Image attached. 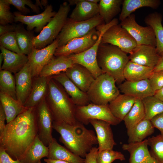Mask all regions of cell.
Returning <instances> with one entry per match:
<instances>
[{"label": "cell", "mask_w": 163, "mask_h": 163, "mask_svg": "<svg viewBox=\"0 0 163 163\" xmlns=\"http://www.w3.org/2000/svg\"><path fill=\"white\" fill-rule=\"evenodd\" d=\"M38 134L36 107L27 108L6 125L0 134V147L13 159L21 160Z\"/></svg>", "instance_id": "6da1fadb"}, {"label": "cell", "mask_w": 163, "mask_h": 163, "mask_svg": "<svg viewBox=\"0 0 163 163\" xmlns=\"http://www.w3.org/2000/svg\"><path fill=\"white\" fill-rule=\"evenodd\" d=\"M77 121L73 125L53 121V128L60 135L59 141L72 152L85 158L95 145L98 144L96 133Z\"/></svg>", "instance_id": "7a4b0ae2"}, {"label": "cell", "mask_w": 163, "mask_h": 163, "mask_svg": "<svg viewBox=\"0 0 163 163\" xmlns=\"http://www.w3.org/2000/svg\"><path fill=\"white\" fill-rule=\"evenodd\" d=\"M45 100L52 114L53 121L71 125L76 123V106L63 87L51 77L48 78Z\"/></svg>", "instance_id": "3957f363"}, {"label": "cell", "mask_w": 163, "mask_h": 163, "mask_svg": "<svg viewBox=\"0 0 163 163\" xmlns=\"http://www.w3.org/2000/svg\"><path fill=\"white\" fill-rule=\"evenodd\" d=\"M117 46L108 44H100L97 54V61L103 73L113 77L116 83H122L125 79L123 72L129 61V56Z\"/></svg>", "instance_id": "277c9868"}, {"label": "cell", "mask_w": 163, "mask_h": 163, "mask_svg": "<svg viewBox=\"0 0 163 163\" xmlns=\"http://www.w3.org/2000/svg\"><path fill=\"white\" fill-rule=\"evenodd\" d=\"M70 5L67 2L61 4L55 15L39 34L34 38L33 47L38 49L44 48L57 38L67 20Z\"/></svg>", "instance_id": "5b68a950"}, {"label": "cell", "mask_w": 163, "mask_h": 163, "mask_svg": "<svg viewBox=\"0 0 163 163\" xmlns=\"http://www.w3.org/2000/svg\"><path fill=\"white\" fill-rule=\"evenodd\" d=\"M114 78L103 73L95 79L87 93L91 103L99 105H107L120 94Z\"/></svg>", "instance_id": "8992f818"}, {"label": "cell", "mask_w": 163, "mask_h": 163, "mask_svg": "<svg viewBox=\"0 0 163 163\" xmlns=\"http://www.w3.org/2000/svg\"><path fill=\"white\" fill-rule=\"evenodd\" d=\"M104 24L105 23L99 14L83 21H74L68 18L57 37L59 40L58 47L65 45L72 39L86 35L97 26Z\"/></svg>", "instance_id": "52a82bcc"}, {"label": "cell", "mask_w": 163, "mask_h": 163, "mask_svg": "<svg viewBox=\"0 0 163 163\" xmlns=\"http://www.w3.org/2000/svg\"><path fill=\"white\" fill-rule=\"evenodd\" d=\"M75 117L77 121L85 125L89 123L91 119L103 120L112 125H117L121 122L113 114L108 104L99 105L91 103L84 106H76Z\"/></svg>", "instance_id": "ba28073f"}, {"label": "cell", "mask_w": 163, "mask_h": 163, "mask_svg": "<svg viewBox=\"0 0 163 163\" xmlns=\"http://www.w3.org/2000/svg\"><path fill=\"white\" fill-rule=\"evenodd\" d=\"M101 43L117 46L127 54H129L137 46L127 31L118 24L112 26L104 33Z\"/></svg>", "instance_id": "9c48e42d"}, {"label": "cell", "mask_w": 163, "mask_h": 163, "mask_svg": "<svg viewBox=\"0 0 163 163\" xmlns=\"http://www.w3.org/2000/svg\"><path fill=\"white\" fill-rule=\"evenodd\" d=\"M98 30L99 32L98 38L92 46L82 53L69 55L75 64H80L86 68L92 73L95 79L103 73L97 64V54L102 36L106 29L101 27Z\"/></svg>", "instance_id": "30bf717a"}, {"label": "cell", "mask_w": 163, "mask_h": 163, "mask_svg": "<svg viewBox=\"0 0 163 163\" xmlns=\"http://www.w3.org/2000/svg\"><path fill=\"white\" fill-rule=\"evenodd\" d=\"M136 40L137 45H148L156 47V41L152 28L149 26L143 27L136 22L135 16L131 14L120 24Z\"/></svg>", "instance_id": "8fae6325"}, {"label": "cell", "mask_w": 163, "mask_h": 163, "mask_svg": "<svg viewBox=\"0 0 163 163\" xmlns=\"http://www.w3.org/2000/svg\"><path fill=\"white\" fill-rule=\"evenodd\" d=\"M58 46L59 40L57 38L52 43L43 49H38L33 47L31 52L27 56L33 78L39 76L44 67L54 56Z\"/></svg>", "instance_id": "7c38bea8"}, {"label": "cell", "mask_w": 163, "mask_h": 163, "mask_svg": "<svg viewBox=\"0 0 163 163\" xmlns=\"http://www.w3.org/2000/svg\"><path fill=\"white\" fill-rule=\"evenodd\" d=\"M38 136L40 140L48 146L54 138L52 135L53 119L45 98L36 107Z\"/></svg>", "instance_id": "4fadbf2b"}, {"label": "cell", "mask_w": 163, "mask_h": 163, "mask_svg": "<svg viewBox=\"0 0 163 163\" xmlns=\"http://www.w3.org/2000/svg\"><path fill=\"white\" fill-rule=\"evenodd\" d=\"M99 35V32L96 28H94L86 35L72 39L65 45L58 47L56 50L54 56H68L84 52L94 44Z\"/></svg>", "instance_id": "5bb4252c"}, {"label": "cell", "mask_w": 163, "mask_h": 163, "mask_svg": "<svg viewBox=\"0 0 163 163\" xmlns=\"http://www.w3.org/2000/svg\"><path fill=\"white\" fill-rule=\"evenodd\" d=\"M56 12L53 11L52 6L48 5L42 12L38 14L30 16L22 14L18 11L13 12L14 22H19L27 25V29L32 31L34 28L36 33H39L50 21Z\"/></svg>", "instance_id": "9a60e30c"}, {"label": "cell", "mask_w": 163, "mask_h": 163, "mask_svg": "<svg viewBox=\"0 0 163 163\" xmlns=\"http://www.w3.org/2000/svg\"><path fill=\"white\" fill-rule=\"evenodd\" d=\"M99 0H70L68 3L75 7L70 15V19L76 21L89 20L98 15Z\"/></svg>", "instance_id": "2e32d148"}, {"label": "cell", "mask_w": 163, "mask_h": 163, "mask_svg": "<svg viewBox=\"0 0 163 163\" xmlns=\"http://www.w3.org/2000/svg\"><path fill=\"white\" fill-rule=\"evenodd\" d=\"M129 60L142 66L154 69L161 57L156 47L145 45H137L129 56Z\"/></svg>", "instance_id": "e0dca14e"}, {"label": "cell", "mask_w": 163, "mask_h": 163, "mask_svg": "<svg viewBox=\"0 0 163 163\" xmlns=\"http://www.w3.org/2000/svg\"><path fill=\"white\" fill-rule=\"evenodd\" d=\"M89 122L96 132L98 151L113 149L117 144L114 140L111 125L106 121L96 119H91Z\"/></svg>", "instance_id": "ac0fdd59"}, {"label": "cell", "mask_w": 163, "mask_h": 163, "mask_svg": "<svg viewBox=\"0 0 163 163\" xmlns=\"http://www.w3.org/2000/svg\"><path fill=\"white\" fill-rule=\"evenodd\" d=\"M51 77L63 87L76 106H84L91 103L87 93L79 89L68 77L65 72Z\"/></svg>", "instance_id": "d6986e66"}, {"label": "cell", "mask_w": 163, "mask_h": 163, "mask_svg": "<svg viewBox=\"0 0 163 163\" xmlns=\"http://www.w3.org/2000/svg\"><path fill=\"white\" fill-rule=\"evenodd\" d=\"M118 88L123 94L141 100L154 95L155 92L149 79L134 82L126 80L119 85Z\"/></svg>", "instance_id": "ffe728a7"}, {"label": "cell", "mask_w": 163, "mask_h": 163, "mask_svg": "<svg viewBox=\"0 0 163 163\" xmlns=\"http://www.w3.org/2000/svg\"><path fill=\"white\" fill-rule=\"evenodd\" d=\"M15 75L17 100L24 105L30 92L33 85V78L28 62Z\"/></svg>", "instance_id": "44dd1931"}, {"label": "cell", "mask_w": 163, "mask_h": 163, "mask_svg": "<svg viewBox=\"0 0 163 163\" xmlns=\"http://www.w3.org/2000/svg\"><path fill=\"white\" fill-rule=\"evenodd\" d=\"M147 139L142 142L124 144L122 149L130 154L129 163H158L151 155Z\"/></svg>", "instance_id": "7402d4cb"}, {"label": "cell", "mask_w": 163, "mask_h": 163, "mask_svg": "<svg viewBox=\"0 0 163 163\" xmlns=\"http://www.w3.org/2000/svg\"><path fill=\"white\" fill-rule=\"evenodd\" d=\"M65 73L68 77L82 91L87 93L95 79L90 72L83 66L75 64Z\"/></svg>", "instance_id": "603a6c76"}, {"label": "cell", "mask_w": 163, "mask_h": 163, "mask_svg": "<svg viewBox=\"0 0 163 163\" xmlns=\"http://www.w3.org/2000/svg\"><path fill=\"white\" fill-rule=\"evenodd\" d=\"M48 78L39 76L33 78L30 92L24 105L25 107H36L45 98L48 91Z\"/></svg>", "instance_id": "cb8c5ba5"}, {"label": "cell", "mask_w": 163, "mask_h": 163, "mask_svg": "<svg viewBox=\"0 0 163 163\" xmlns=\"http://www.w3.org/2000/svg\"><path fill=\"white\" fill-rule=\"evenodd\" d=\"M0 49L4 56L0 70H7L15 74L20 71L28 61L27 55L12 52L1 45Z\"/></svg>", "instance_id": "d4e9b609"}, {"label": "cell", "mask_w": 163, "mask_h": 163, "mask_svg": "<svg viewBox=\"0 0 163 163\" xmlns=\"http://www.w3.org/2000/svg\"><path fill=\"white\" fill-rule=\"evenodd\" d=\"M74 64L69 56H54L42 69L39 76L46 77H52L65 72Z\"/></svg>", "instance_id": "484cf974"}, {"label": "cell", "mask_w": 163, "mask_h": 163, "mask_svg": "<svg viewBox=\"0 0 163 163\" xmlns=\"http://www.w3.org/2000/svg\"><path fill=\"white\" fill-rule=\"evenodd\" d=\"M137 99L125 94H120L108 104L113 116L121 121L129 111Z\"/></svg>", "instance_id": "4316f807"}, {"label": "cell", "mask_w": 163, "mask_h": 163, "mask_svg": "<svg viewBox=\"0 0 163 163\" xmlns=\"http://www.w3.org/2000/svg\"><path fill=\"white\" fill-rule=\"evenodd\" d=\"M48 147V159L65 161L71 163H85V159L75 154L60 145L55 138Z\"/></svg>", "instance_id": "83f0119b"}, {"label": "cell", "mask_w": 163, "mask_h": 163, "mask_svg": "<svg viewBox=\"0 0 163 163\" xmlns=\"http://www.w3.org/2000/svg\"><path fill=\"white\" fill-rule=\"evenodd\" d=\"M153 69L129 60L124 68V76L126 81L132 82L149 79Z\"/></svg>", "instance_id": "f1b7e54d"}, {"label": "cell", "mask_w": 163, "mask_h": 163, "mask_svg": "<svg viewBox=\"0 0 163 163\" xmlns=\"http://www.w3.org/2000/svg\"><path fill=\"white\" fill-rule=\"evenodd\" d=\"M0 101L6 115L7 123L27 109L18 100L2 92H0Z\"/></svg>", "instance_id": "f546056e"}, {"label": "cell", "mask_w": 163, "mask_h": 163, "mask_svg": "<svg viewBox=\"0 0 163 163\" xmlns=\"http://www.w3.org/2000/svg\"><path fill=\"white\" fill-rule=\"evenodd\" d=\"M162 20V15L157 12L149 14L144 19L145 23L153 30L156 41V50L161 56H163V27Z\"/></svg>", "instance_id": "4dcf8cb0"}, {"label": "cell", "mask_w": 163, "mask_h": 163, "mask_svg": "<svg viewBox=\"0 0 163 163\" xmlns=\"http://www.w3.org/2000/svg\"><path fill=\"white\" fill-rule=\"evenodd\" d=\"M154 132V128L150 120L144 119L133 128L127 129L128 143L144 140Z\"/></svg>", "instance_id": "1f68e13d"}, {"label": "cell", "mask_w": 163, "mask_h": 163, "mask_svg": "<svg viewBox=\"0 0 163 163\" xmlns=\"http://www.w3.org/2000/svg\"><path fill=\"white\" fill-rule=\"evenodd\" d=\"M160 2L159 0H124L119 19L122 21L136 9L143 7H149L157 9Z\"/></svg>", "instance_id": "d6a6232c"}, {"label": "cell", "mask_w": 163, "mask_h": 163, "mask_svg": "<svg viewBox=\"0 0 163 163\" xmlns=\"http://www.w3.org/2000/svg\"><path fill=\"white\" fill-rule=\"evenodd\" d=\"M49 148L40 139L38 134L27 152L21 163H37L42 158L47 157Z\"/></svg>", "instance_id": "836d02e7"}, {"label": "cell", "mask_w": 163, "mask_h": 163, "mask_svg": "<svg viewBox=\"0 0 163 163\" xmlns=\"http://www.w3.org/2000/svg\"><path fill=\"white\" fill-rule=\"evenodd\" d=\"M123 0H100L98 4L99 14L105 24L110 22L120 11Z\"/></svg>", "instance_id": "e575fe53"}, {"label": "cell", "mask_w": 163, "mask_h": 163, "mask_svg": "<svg viewBox=\"0 0 163 163\" xmlns=\"http://www.w3.org/2000/svg\"><path fill=\"white\" fill-rule=\"evenodd\" d=\"M15 32L21 52L23 54L28 56L33 48V41L35 37L34 31L26 30L21 24H16Z\"/></svg>", "instance_id": "d590c367"}, {"label": "cell", "mask_w": 163, "mask_h": 163, "mask_svg": "<svg viewBox=\"0 0 163 163\" xmlns=\"http://www.w3.org/2000/svg\"><path fill=\"white\" fill-rule=\"evenodd\" d=\"M145 116L142 100L137 99L123 120L127 129L133 128L144 119Z\"/></svg>", "instance_id": "8d00e7d4"}, {"label": "cell", "mask_w": 163, "mask_h": 163, "mask_svg": "<svg viewBox=\"0 0 163 163\" xmlns=\"http://www.w3.org/2000/svg\"><path fill=\"white\" fill-rule=\"evenodd\" d=\"M0 92L17 100L15 78L11 72L5 70H0Z\"/></svg>", "instance_id": "74e56055"}, {"label": "cell", "mask_w": 163, "mask_h": 163, "mask_svg": "<svg viewBox=\"0 0 163 163\" xmlns=\"http://www.w3.org/2000/svg\"><path fill=\"white\" fill-rule=\"evenodd\" d=\"M144 106V119L150 120L156 115L163 113V101L154 95L142 100Z\"/></svg>", "instance_id": "f35d334b"}, {"label": "cell", "mask_w": 163, "mask_h": 163, "mask_svg": "<svg viewBox=\"0 0 163 163\" xmlns=\"http://www.w3.org/2000/svg\"><path fill=\"white\" fill-rule=\"evenodd\" d=\"M152 156L158 163H163V135L152 136L147 139Z\"/></svg>", "instance_id": "ab89813d"}, {"label": "cell", "mask_w": 163, "mask_h": 163, "mask_svg": "<svg viewBox=\"0 0 163 163\" xmlns=\"http://www.w3.org/2000/svg\"><path fill=\"white\" fill-rule=\"evenodd\" d=\"M125 159L121 152L110 149L98 151L96 159L97 163H111L116 160L122 161Z\"/></svg>", "instance_id": "60d3db41"}, {"label": "cell", "mask_w": 163, "mask_h": 163, "mask_svg": "<svg viewBox=\"0 0 163 163\" xmlns=\"http://www.w3.org/2000/svg\"><path fill=\"white\" fill-rule=\"evenodd\" d=\"M0 44L7 50L18 54H23L18 46L15 32L1 36Z\"/></svg>", "instance_id": "b9f144b4"}, {"label": "cell", "mask_w": 163, "mask_h": 163, "mask_svg": "<svg viewBox=\"0 0 163 163\" xmlns=\"http://www.w3.org/2000/svg\"><path fill=\"white\" fill-rule=\"evenodd\" d=\"M11 5L14 6L18 11L22 14L25 15L30 12V9L25 6H28L36 13H38L40 11V8L36 4H34L30 0H6Z\"/></svg>", "instance_id": "7bdbcfd3"}, {"label": "cell", "mask_w": 163, "mask_h": 163, "mask_svg": "<svg viewBox=\"0 0 163 163\" xmlns=\"http://www.w3.org/2000/svg\"><path fill=\"white\" fill-rule=\"evenodd\" d=\"M10 5L6 0H0V24L5 25L14 22V13L10 11Z\"/></svg>", "instance_id": "ee69618b"}, {"label": "cell", "mask_w": 163, "mask_h": 163, "mask_svg": "<svg viewBox=\"0 0 163 163\" xmlns=\"http://www.w3.org/2000/svg\"><path fill=\"white\" fill-rule=\"evenodd\" d=\"M151 86L155 92L163 87V70L153 72L149 78Z\"/></svg>", "instance_id": "f6af8a7d"}, {"label": "cell", "mask_w": 163, "mask_h": 163, "mask_svg": "<svg viewBox=\"0 0 163 163\" xmlns=\"http://www.w3.org/2000/svg\"><path fill=\"white\" fill-rule=\"evenodd\" d=\"M150 121L153 127L159 130L163 135V113L156 115Z\"/></svg>", "instance_id": "bcb514c9"}, {"label": "cell", "mask_w": 163, "mask_h": 163, "mask_svg": "<svg viewBox=\"0 0 163 163\" xmlns=\"http://www.w3.org/2000/svg\"><path fill=\"white\" fill-rule=\"evenodd\" d=\"M0 163H21L20 160L13 159L3 148L0 147Z\"/></svg>", "instance_id": "7dc6e473"}, {"label": "cell", "mask_w": 163, "mask_h": 163, "mask_svg": "<svg viewBox=\"0 0 163 163\" xmlns=\"http://www.w3.org/2000/svg\"><path fill=\"white\" fill-rule=\"evenodd\" d=\"M98 151V148L93 147L86 156L85 163H97V156Z\"/></svg>", "instance_id": "c3c4849f"}, {"label": "cell", "mask_w": 163, "mask_h": 163, "mask_svg": "<svg viewBox=\"0 0 163 163\" xmlns=\"http://www.w3.org/2000/svg\"><path fill=\"white\" fill-rule=\"evenodd\" d=\"M16 24L0 25V36L10 32L15 31Z\"/></svg>", "instance_id": "681fc988"}, {"label": "cell", "mask_w": 163, "mask_h": 163, "mask_svg": "<svg viewBox=\"0 0 163 163\" xmlns=\"http://www.w3.org/2000/svg\"><path fill=\"white\" fill-rule=\"evenodd\" d=\"M6 120V116L3 107L0 104V134L4 129L6 125L5 121Z\"/></svg>", "instance_id": "f907efd6"}, {"label": "cell", "mask_w": 163, "mask_h": 163, "mask_svg": "<svg viewBox=\"0 0 163 163\" xmlns=\"http://www.w3.org/2000/svg\"><path fill=\"white\" fill-rule=\"evenodd\" d=\"M163 70V56H161L160 60L155 68L153 69V72Z\"/></svg>", "instance_id": "816d5d0a"}, {"label": "cell", "mask_w": 163, "mask_h": 163, "mask_svg": "<svg viewBox=\"0 0 163 163\" xmlns=\"http://www.w3.org/2000/svg\"><path fill=\"white\" fill-rule=\"evenodd\" d=\"M154 96L163 101V87L155 91Z\"/></svg>", "instance_id": "f5cc1de1"}, {"label": "cell", "mask_w": 163, "mask_h": 163, "mask_svg": "<svg viewBox=\"0 0 163 163\" xmlns=\"http://www.w3.org/2000/svg\"><path fill=\"white\" fill-rule=\"evenodd\" d=\"M44 161L46 163H71L65 161L55 160L48 158L45 159Z\"/></svg>", "instance_id": "db71d44e"}, {"label": "cell", "mask_w": 163, "mask_h": 163, "mask_svg": "<svg viewBox=\"0 0 163 163\" xmlns=\"http://www.w3.org/2000/svg\"><path fill=\"white\" fill-rule=\"evenodd\" d=\"M40 3L43 6L45 7V8L48 5L47 0H41L40 1Z\"/></svg>", "instance_id": "11a10c76"}, {"label": "cell", "mask_w": 163, "mask_h": 163, "mask_svg": "<svg viewBox=\"0 0 163 163\" xmlns=\"http://www.w3.org/2000/svg\"><path fill=\"white\" fill-rule=\"evenodd\" d=\"M4 61V56L2 53H0V69L1 68L2 66V64Z\"/></svg>", "instance_id": "9f6ffc18"}, {"label": "cell", "mask_w": 163, "mask_h": 163, "mask_svg": "<svg viewBox=\"0 0 163 163\" xmlns=\"http://www.w3.org/2000/svg\"><path fill=\"white\" fill-rule=\"evenodd\" d=\"M37 163H41V161H39Z\"/></svg>", "instance_id": "6f0895ef"}]
</instances>
